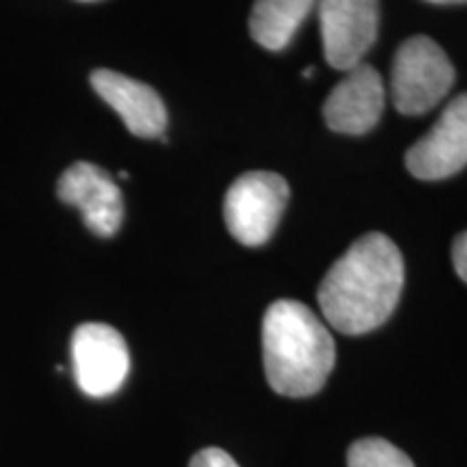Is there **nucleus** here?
I'll return each instance as SVG.
<instances>
[{
	"instance_id": "f8f14e48",
	"label": "nucleus",
	"mask_w": 467,
	"mask_h": 467,
	"mask_svg": "<svg viewBox=\"0 0 467 467\" xmlns=\"http://www.w3.org/2000/svg\"><path fill=\"white\" fill-rule=\"evenodd\" d=\"M348 467H416L400 448L381 437H366L355 441L347 454Z\"/></svg>"
},
{
	"instance_id": "4468645a",
	"label": "nucleus",
	"mask_w": 467,
	"mask_h": 467,
	"mask_svg": "<svg viewBox=\"0 0 467 467\" xmlns=\"http://www.w3.org/2000/svg\"><path fill=\"white\" fill-rule=\"evenodd\" d=\"M452 265L457 275L467 284V232H461L452 243Z\"/></svg>"
},
{
	"instance_id": "9b49d317",
	"label": "nucleus",
	"mask_w": 467,
	"mask_h": 467,
	"mask_svg": "<svg viewBox=\"0 0 467 467\" xmlns=\"http://www.w3.org/2000/svg\"><path fill=\"white\" fill-rule=\"evenodd\" d=\"M317 0H255L249 17L251 37L266 50H284Z\"/></svg>"
},
{
	"instance_id": "f03ea898",
	"label": "nucleus",
	"mask_w": 467,
	"mask_h": 467,
	"mask_svg": "<svg viewBox=\"0 0 467 467\" xmlns=\"http://www.w3.org/2000/svg\"><path fill=\"white\" fill-rule=\"evenodd\" d=\"M262 355L273 392L306 399L318 394L336 366V342L306 303L282 299L262 320Z\"/></svg>"
},
{
	"instance_id": "39448f33",
	"label": "nucleus",
	"mask_w": 467,
	"mask_h": 467,
	"mask_svg": "<svg viewBox=\"0 0 467 467\" xmlns=\"http://www.w3.org/2000/svg\"><path fill=\"white\" fill-rule=\"evenodd\" d=\"M72 366L78 388L91 399H104L121 388L130 370V353L117 329L85 323L72 336Z\"/></svg>"
},
{
	"instance_id": "ddd939ff",
	"label": "nucleus",
	"mask_w": 467,
	"mask_h": 467,
	"mask_svg": "<svg viewBox=\"0 0 467 467\" xmlns=\"http://www.w3.org/2000/svg\"><path fill=\"white\" fill-rule=\"evenodd\" d=\"M189 467H241L234 461V457H230L225 451L221 448H203L191 459Z\"/></svg>"
},
{
	"instance_id": "423d86ee",
	"label": "nucleus",
	"mask_w": 467,
	"mask_h": 467,
	"mask_svg": "<svg viewBox=\"0 0 467 467\" xmlns=\"http://www.w3.org/2000/svg\"><path fill=\"white\" fill-rule=\"evenodd\" d=\"M325 58L331 67L364 63L379 33V0H318Z\"/></svg>"
},
{
	"instance_id": "dca6fc26",
	"label": "nucleus",
	"mask_w": 467,
	"mask_h": 467,
	"mask_svg": "<svg viewBox=\"0 0 467 467\" xmlns=\"http://www.w3.org/2000/svg\"><path fill=\"white\" fill-rule=\"evenodd\" d=\"M303 76H306V78H309V76H314V67H307L306 72H303Z\"/></svg>"
},
{
	"instance_id": "7ed1b4c3",
	"label": "nucleus",
	"mask_w": 467,
	"mask_h": 467,
	"mask_svg": "<svg viewBox=\"0 0 467 467\" xmlns=\"http://www.w3.org/2000/svg\"><path fill=\"white\" fill-rule=\"evenodd\" d=\"M454 85V67L441 46L418 35L396 50L392 100L402 115H422L435 109Z\"/></svg>"
},
{
	"instance_id": "2eb2a0df",
	"label": "nucleus",
	"mask_w": 467,
	"mask_h": 467,
	"mask_svg": "<svg viewBox=\"0 0 467 467\" xmlns=\"http://www.w3.org/2000/svg\"><path fill=\"white\" fill-rule=\"evenodd\" d=\"M431 5H467V0H426Z\"/></svg>"
},
{
	"instance_id": "6e6552de",
	"label": "nucleus",
	"mask_w": 467,
	"mask_h": 467,
	"mask_svg": "<svg viewBox=\"0 0 467 467\" xmlns=\"http://www.w3.org/2000/svg\"><path fill=\"white\" fill-rule=\"evenodd\" d=\"M57 192L63 203L83 213L85 225L98 236L109 238L124 221V197L110 175L91 162H74L58 178Z\"/></svg>"
},
{
	"instance_id": "9d476101",
	"label": "nucleus",
	"mask_w": 467,
	"mask_h": 467,
	"mask_svg": "<svg viewBox=\"0 0 467 467\" xmlns=\"http://www.w3.org/2000/svg\"><path fill=\"white\" fill-rule=\"evenodd\" d=\"M91 87L121 117L134 137L165 141L167 109L150 85L110 69H96L91 74Z\"/></svg>"
},
{
	"instance_id": "0eeeda50",
	"label": "nucleus",
	"mask_w": 467,
	"mask_h": 467,
	"mask_svg": "<svg viewBox=\"0 0 467 467\" xmlns=\"http://www.w3.org/2000/svg\"><path fill=\"white\" fill-rule=\"evenodd\" d=\"M405 165L413 178L426 182L451 178L467 167V93L454 98L435 126L409 148Z\"/></svg>"
},
{
	"instance_id": "20e7f679",
	"label": "nucleus",
	"mask_w": 467,
	"mask_h": 467,
	"mask_svg": "<svg viewBox=\"0 0 467 467\" xmlns=\"http://www.w3.org/2000/svg\"><path fill=\"white\" fill-rule=\"evenodd\" d=\"M288 182L273 171H249L225 192L227 230L238 243L260 247L273 236L288 203Z\"/></svg>"
},
{
	"instance_id": "1a4fd4ad",
	"label": "nucleus",
	"mask_w": 467,
	"mask_h": 467,
	"mask_svg": "<svg viewBox=\"0 0 467 467\" xmlns=\"http://www.w3.org/2000/svg\"><path fill=\"white\" fill-rule=\"evenodd\" d=\"M385 107L383 80L368 63L348 69L327 98V126L342 134H366L379 124Z\"/></svg>"
},
{
	"instance_id": "f257e3e1",
	"label": "nucleus",
	"mask_w": 467,
	"mask_h": 467,
	"mask_svg": "<svg viewBox=\"0 0 467 467\" xmlns=\"http://www.w3.org/2000/svg\"><path fill=\"white\" fill-rule=\"evenodd\" d=\"M405 262L392 238L370 232L358 238L329 268L318 288L327 323L347 336L381 327L399 306Z\"/></svg>"
}]
</instances>
